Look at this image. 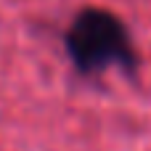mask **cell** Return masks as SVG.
Masks as SVG:
<instances>
[{
  "mask_svg": "<svg viewBox=\"0 0 151 151\" xmlns=\"http://www.w3.org/2000/svg\"><path fill=\"white\" fill-rule=\"evenodd\" d=\"M64 48L82 77H98L109 69H122L133 77L138 69V53L125 21L106 8H82L66 27Z\"/></svg>",
  "mask_w": 151,
  "mask_h": 151,
  "instance_id": "obj_1",
  "label": "cell"
}]
</instances>
